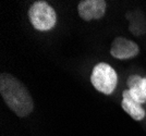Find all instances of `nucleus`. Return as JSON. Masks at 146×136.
I'll return each mask as SVG.
<instances>
[{
  "instance_id": "obj_6",
  "label": "nucleus",
  "mask_w": 146,
  "mask_h": 136,
  "mask_svg": "<svg viewBox=\"0 0 146 136\" xmlns=\"http://www.w3.org/2000/svg\"><path fill=\"white\" fill-rule=\"evenodd\" d=\"M122 98H123L121 102L122 109L127 112L133 120H135V121H141V120H143L145 118L146 112L144 110V108L142 107L141 104H139L137 101H135L131 97L129 89L123 90Z\"/></svg>"
},
{
  "instance_id": "obj_1",
  "label": "nucleus",
  "mask_w": 146,
  "mask_h": 136,
  "mask_svg": "<svg viewBox=\"0 0 146 136\" xmlns=\"http://www.w3.org/2000/svg\"><path fill=\"white\" fill-rule=\"evenodd\" d=\"M0 94L6 105L18 117H27L34 110V101L29 89L13 75H0Z\"/></svg>"
},
{
  "instance_id": "obj_5",
  "label": "nucleus",
  "mask_w": 146,
  "mask_h": 136,
  "mask_svg": "<svg viewBox=\"0 0 146 136\" xmlns=\"http://www.w3.org/2000/svg\"><path fill=\"white\" fill-rule=\"evenodd\" d=\"M106 1L104 0H83L78 6L79 15L84 21L102 19L106 12Z\"/></svg>"
},
{
  "instance_id": "obj_4",
  "label": "nucleus",
  "mask_w": 146,
  "mask_h": 136,
  "mask_svg": "<svg viewBox=\"0 0 146 136\" xmlns=\"http://www.w3.org/2000/svg\"><path fill=\"white\" fill-rule=\"evenodd\" d=\"M139 52H140V47L137 44L122 36L115 38L110 47L111 56L119 60L132 59L137 56Z\"/></svg>"
},
{
  "instance_id": "obj_2",
  "label": "nucleus",
  "mask_w": 146,
  "mask_h": 136,
  "mask_svg": "<svg viewBox=\"0 0 146 136\" xmlns=\"http://www.w3.org/2000/svg\"><path fill=\"white\" fill-rule=\"evenodd\" d=\"M31 24L37 31H50L57 22L55 9L46 1H35L29 9Z\"/></svg>"
},
{
  "instance_id": "obj_3",
  "label": "nucleus",
  "mask_w": 146,
  "mask_h": 136,
  "mask_svg": "<svg viewBox=\"0 0 146 136\" xmlns=\"http://www.w3.org/2000/svg\"><path fill=\"white\" fill-rule=\"evenodd\" d=\"M91 83L99 93L110 95L116 89L118 75L110 64L100 62L97 63L92 71Z\"/></svg>"
},
{
  "instance_id": "obj_8",
  "label": "nucleus",
  "mask_w": 146,
  "mask_h": 136,
  "mask_svg": "<svg viewBox=\"0 0 146 136\" xmlns=\"http://www.w3.org/2000/svg\"><path fill=\"white\" fill-rule=\"evenodd\" d=\"M143 89H144V92L146 94V77L143 79Z\"/></svg>"
},
{
  "instance_id": "obj_7",
  "label": "nucleus",
  "mask_w": 146,
  "mask_h": 136,
  "mask_svg": "<svg viewBox=\"0 0 146 136\" xmlns=\"http://www.w3.org/2000/svg\"><path fill=\"white\" fill-rule=\"evenodd\" d=\"M143 79L144 77H141L140 75L133 74L129 76L127 81L131 97L141 105L146 102V94L143 89Z\"/></svg>"
}]
</instances>
